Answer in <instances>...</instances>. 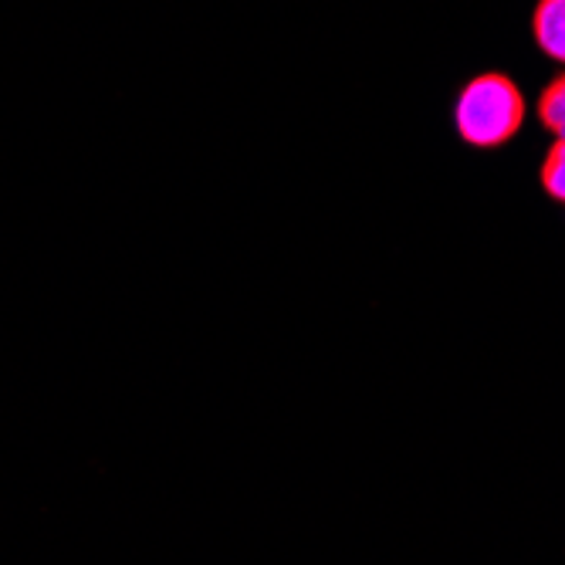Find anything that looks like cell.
I'll return each instance as SVG.
<instances>
[{
  "mask_svg": "<svg viewBox=\"0 0 565 565\" xmlns=\"http://www.w3.org/2000/svg\"><path fill=\"white\" fill-rule=\"evenodd\" d=\"M525 126V95L504 72L475 75L454 102V129L475 149H501Z\"/></svg>",
  "mask_w": 565,
  "mask_h": 565,
  "instance_id": "obj_1",
  "label": "cell"
},
{
  "mask_svg": "<svg viewBox=\"0 0 565 565\" xmlns=\"http://www.w3.org/2000/svg\"><path fill=\"white\" fill-rule=\"evenodd\" d=\"M539 122L555 136V139H565V72H558L539 95Z\"/></svg>",
  "mask_w": 565,
  "mask_h": 565,
  "instance_id": "obj_3",
  "label": "cell"
},
{
  "mask_svg": "<svg viewBox=\"0 0 565 565\" xmlns=\"http://www.w3.org/2000/svg\"><path fill=\"white\" fill-rule=\"evenodd\" d=\"M532 38L545 58L565 65V0H539L532 11Z\"/></svg>",
  "mask_w": 565,
  "mask_h": 565,
  "instance_id": "obj_2",
  "label": "cell"
},
{
  "mask_svg": "<svg viewBox=\"0 0 565 565\" xmlns=\"http://www.w3.org/2000/svg\"><path fill=\"white\" fill-rule=\"evenodd\" d=\"M539 183L542 190L565 207V139H555L545 152V160L539 167Z\"/></svg>",
  "mask_w": 565,
  "mask_h": 565,
  "instance_id": "obj_4",
  "label": "cell"
}]
</instances>
